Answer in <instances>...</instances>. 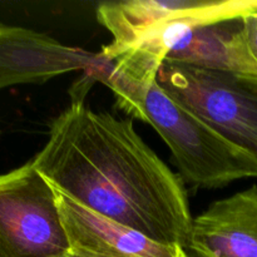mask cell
Masks as SVG:
<instances>
[{
	"instance_id": "cell-2",
	"label": "cell",
	"mask_w": 257,
	"mask_h": 257,
	"mask_svg": "<svg viewBox=\"0 0 257 257\" xmlns=\"http://www.w3.org/2000/svg\"><path fill=\"white\" fill-rule=\"evenodd\" d=\"M102 83L110 88L119 109L155 128L170 148L183 182L211 190L257 177V161L252 156L176 102L157 80L137 85L105 77Z\"/></svg>"
},
{
	"instance_id": "cell-4",
	"label": "cell",
	"mask_w": 257,
	"mask_h": 257,
	"mask_svg": "<svg viewBox=\"0 0 257 257\" xmlns=\"http://www.w3.org/2000/svg\"><path fill=\"white\" fill-rule=\"evenodd\" d=\"M69 251L54 188L29 161L0 175V257H59Z\"/></svg>"
},
{
	"instance_id": "cell-9",
	"label": "cell",
	"mask_w": 257,
	"mask_h": 257,
	"mask_svg": "<svg viewBox=\"0 0 257 257\" xmlns=\"http://www.w3.org/2000/svg\"><path fill=\"white\" fill-rule=\"evenodd\" d=\"M59 257H82V256H77V255H74V253H70L69 251H68L67 253H64V255H62Z\"/></svg>"
},
{
	"instance_id": "cell-8",
	"label": "cell",
	"mask_w": 257,
	"mask_h": 257,
	"mask_svg": "<svg viewBox=\"0 0 257 257\" xmlns=\"http://www.w3.org/2000/svg\"><path fill=\"white\" fill-rule=\"evenodd\" d=\"M243 25H245L246 39H247L248 47H250L251 53L257 62V13L253 14H247L242 17Z\"/></svg>"
},
{
	"instance_id": "cell-7",
	"label": "cell",
	"mask_w": 257,
	"mask_h": 257,
	"mask_svg": "<svg viewBox=\"0 0 257 257\" xmlns=\"http://www.w3.org/2000/svg\"><path fill=\"white\" fill-rule=\"evenodd\" d=\"M187 257H257V186L211 203L193 218Z\"/></svg>"
},
{
	"instance_id": "cell-5",
	"label": "cell",
	"mask_w": 257,
	"mask_h": 257,
	"mask_svg": "<svg viewBox=\"0 0 257 257\" xmlns=\"http://www.w3.org/2000/svg\"><path fill=\"white\" fill-rule=\"evenodd\" d=\"M100 63L99 53L68 47L27 28L0 24V90L44 83L64 73L89 72Z\"/></svg>"
},
{
	"instance_id": "cell-6",
	"label": "cell",
	"mask_w": 257,
	"mask_h": 257,
	"mask_svg": "<svg viewBox=\"0 0 257 257\" xmlns=\"http://www.w3.org/2000/svg\"><path fill=\"white\" fill-rule=\"evenodd\" d=\"M54 192L70 253L82 257H187L181 246L157 242L83 207L55 188Z\"/></svg>"
},
{
	"instance_id": "cell-3",
	"label": "cell",
	"mask_w": 257,
	"mask_h": 257,
	"mask_svg": "<svg viewBox=\"0 0 257 257\" xmlns=\"http://www.w3.org/2000/svg\"><path fill=\"white\" fill-rule=\"evenodd\" d=\"M157 83L170 97L257 161V84L222 72L165 62Z\"/></svg>"
},
{
	"instance_id": "cell-1",
	"label": "cell",
	"mask_w": 257,
	"mask_h": 257,
	"mask_svg": "<svg viewBox=\"0 0 257 257\" xmlns=\"http://www.w3.org/2000/svg\"><path fill=\"white\" fill-rule=\"evenodd\" d=\"M32 161L53 188L83 207L160 243L187 246L193 217L185 182L131 119L74 98Z\"/></svg>"
}]
</instances>
